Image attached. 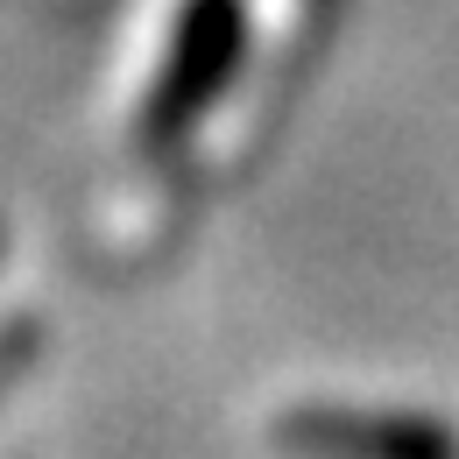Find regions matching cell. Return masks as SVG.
<instances>
[{
  "mask_svg": "<svg viewBox=\"0 0 459 459\" xmlns=\"http://www.w3.org/2000/svg\"><path fill=\"white\" fill-rule=\"evenodd\" d=\"M297 459H459V438L431 417H368V410H297L283 417Z\"/></svg>",
  "mask_w": 459,
  "mask_h": 459,
  "instance_id": "obj_2",
  "label": "cell"
},
{
  "mask_svg": "<svg viewBox=\"0 0 459 459\" xmlns=\"http://www.w3.org/2000/svg\"><path fill=\"white\" fill-rule=\"evenodd\" d=\"M233 57H240V7L233 0H191L184 22L170 36V64L149 92V114H142V134L149 142H170L184 134L198 107L233 78Z\"/></svg>",
  "mask_w": 459,
  "mask_h": 459,
  "instance_id": "obj_1",
  "label": "cell"
}]
</instances>
